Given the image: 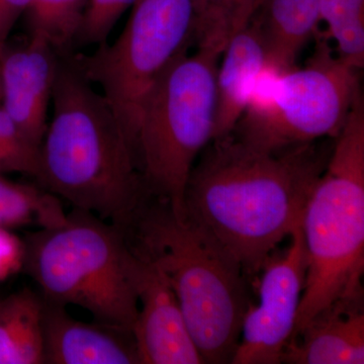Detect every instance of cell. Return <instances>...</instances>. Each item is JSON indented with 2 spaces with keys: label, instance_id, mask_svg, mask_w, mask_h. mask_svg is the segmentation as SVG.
Segmentation results:
<instances>
[{
  "label": "cell",
  "instance_id": "22",
  "mask_svg": "<svg viewBox=\"0 0 364 364\" xmlns=\"http://www.w3.org/2000/svg\"><path fill=\"white\" fill-rule=\"evenodd\" d=\"M25 243L11 230L0 228V282L23 270Z\"/></svg>",
  "mask_w": 364,
  "mask_h": 364
},
{
  "label": "cell",
  "instance_id": "19",
  "mask_svg": "<svg viewBox=\"0 0 364 364\" xmlns=\"http://www.w3.org/2000/svg\"><path fill=\"white\" fill-rule=\"evenodd\" d=\"M87 0H33L26 11L28 37L45 40L59 57L74 52Z\"/></svg>",
  "mask_w": 364,
  "mask_h": 364
},
{
  "label": "cell",
  "instance_id": "9",
  "mask_svg": "<svg viewBox=\"0 0 364 364\" xmlns=\"http://www.w3.org/2000/svg\"><path fill=\"white\" fill-rule=\"evenodd\" d=\"M289 239V246L277 248L261 268L254 284L258 303H251L244 316L231 364L282 363L296 330L308 269L301 225Z\"/></svg>",
  "mask_w": 364,
  "mask_h": 364
},
{
  "label": "cell",
  "instance_id": "12",
  "mask_svg": "<svg viewBox=\"0 0 364 364\" xmlns=\"http://www.w3.org/2000/svg\"><path fill=\"white\" fill-rule=\"evenodd\" d=\"M66 308L44 299L43 364H140L132 333L81 322Z\"/></svg>",
  "mask_w": 364,
  "mask_h": 364
},
{
  "label": "cell",
  "instance_id": "16",
  "mask_svg": "<svg viewBox=\"0 0 364 364\" xmlns=\"http://www.w3.org/2000/svg\"><path fill=\"white\" fill-rule=\"evenodd\" d=\"M44 299L21 289L0 301V364H42Z\"/></svg>",
  "mask_w": 364,
  "mask_h": 364
},
{
  "label": "cell",
  "instance_id": "7",
  "mask_svg": "<svg viewBox=\"0 0 364 364\" xmlns=\"http://www.w3.org/2000/svg\"><path fill=\"white\" fill-rule=\"evenodd\" d=\"M303 68L261 76L232 133L255 147L279 150L334 139L363 95L358 69L318 42Z\"/></svg>",
  "mask_w": 364,
  "mask_h": 364
},
{
  "label": "cell",
  "instance_id": "24",
  "mask_svg": "<svg viewBox=\"0 0 364 364\" xmlns=\"http://www.w3.org/2000/svg\"><path fill=\"white\" fill-rule=\"evenodd\" d=\"M13 172L26 174L36 179L39 172V164L16 154L0 143V174L4 176Z\"/></svg>",
  "mask_w": 364,
  "mask_h": 364
},
{
  "label": "cell",
  "instance_id": "6",
  "mask_svg": "<svg viewBox=\"0 0 364 364\" xmlns=\"http://www.w3.org/2000/svg\"><path fill=\"white\" fill-rule=\"evenodd\" d=\"M220 58L198 48L182 52L158 78L139 119L135 154L147 193L182 219L189 174L214 138Z\"/></svg>",
  "mask_w": 364,
  "mask_h": 364
},
{
  "label": "cell",
  "instance_id": "18",
  "mask_svg": "<svg viewBox=\"0 0 364 364\" xmlns=\"http://www.w3.org/2000/svg\"><path fill=\"white\" fill-rule=\"evenodd\" d=\"M262 0H193V40L198 49L222 56L225 48L252 21Z\"/></svg>",
  "mask_w": 364,
  "mask_h": 364
},
{
  "label": "cell",
  "instance_id": "3",
  "mask_svg": "<svg viewBox=\"0 0 364 364\" xmlns=\"http://www.w3.org/2000/svg\"><path fill=\"white\" fill-rule=\"evenodd\" d=\"M124 231L176 294L203 363H231L252 303L241 265L207 230L152 196Z\"/></svg>",
  "mask_w": 364,
  "mask_h": 364
},
{
  "label": "cell",
  "instance_id": "13",
  "mask_svg": "<svg viewBox=\"0 0 364 364\" xmlns=\"http://www.w3.org/2000/svg\"><path fill=\"white\" fill-rule=\"evenodd\" d=\"M282 363L363 364V294L337 299L294 335Z\"/></svg>",
  "mask_w": 364,
  "mask_h": 364
},
{
  "label": "cell",
  "instance_id": "14",
  "mask_svg": "<svg viewBox=\"0 0 364 364\" xmlns=\"http://www.w3.org/2000/svg\"><path fill=\"white\" fill-rule=\"evenodd\" d=\"M215 76L214 139L231 134L247 109L258 81L267 68V52L251 21L229 41Z\"/></svg>",
  "mask_w": 364,
  "mask_h": 364
},
{
  "label": "cell",
  "instance_id": "11",
  "mask_svg": "<svg viewBox=\"0 0 364 364\" xmlns=\"http://www.w3.org/2000/svg\"><path fill=\"white\" fill-rule=\"evenodd\" d=\"M59 56L45 40L28 37L25 45L0 51L1 105L36 147L48 128V109Z\"/></svg>",
  "mask_w": 364,
  "mask_h": 364
},
{
  "label": "cell",
  "instance_id": "1",
  "mask_svg": "<svg viewBox=\"0 0 364 364\" xmlns=\"http://www.w3.org/2000/svg\"><path fill=\"white\" fill-rule=\"evenodd\" d=\"M264 150L233 133L200 153L184 193V215L219 242L254 287L267 258L301 225L332 146Z\"/></svg>",
  "mask_w": 364,
  "mask_h": 364
},
{
  "label": "cell",
  "instance_id": "23",
  "mask_svg": "<svg viewBox=\"0 0 364 364\" xmlns=\"http://www.w3.org/2000/svg\"><path fill=\"white\" fill-rule=\"evenodd\" d=\"M33 0H0V51L7 44L6 41L14 23L21 14L30 9Z\"/></svg>",
  "mask_w": 364,
  "mask_h": 364
},
{
  "label": "cell",
  "instance_id": "5",
  "mask_svg": "<svg viewBox=\"0 0 364 364\" xmlns=\"http://www.w3.org/2000/svg\"><path fill=\"white\" fill-rule=\"evenodd\" d=\"M334 139L301 218L308 269L294 335L337 299L363 294V95Z\"/></svg>",
  "mask_w": 364,
  "mask_h": 364
},
{
  "label": "cell",
  "instance_id": "17",
  "mask_svg": "<svg viewBox=\"0 0 364 364\" xmlns=\"http://www.w3.org/2000/svg\"><path fill=\"white\" fill-rule=\"evenodd\" d=\"M62 200L36 184L9 181L0 174V228L58 226L66 219Z\"/></svg>",
  "mask_w": 364,
  "mask_h": 364
},
{
  "label": "cell",
  "instance_id": "25",
  "mask_svg": "<svg viewBox=\"0 0 364 364\" xmlns=\"http://www.w3.org/2000/svg\"><path fill=\"white\" fill-rule=\"evenodd\" d=\"M2 100V86H1V78H0V105H1Z\"/></svg>",
  "mask_w": 364,
  "mask_h": 364
},
{
  "label": "cell",
  "instance_id": "21",
  "mask_svg": "<svg viewBox=\"0 0 364 364\" xmlns=\"http://www.w3.org/2000/svg\"><path fill=\"white\" fill-rule=\"evenodd\" d=\"M136 0H87L85 14L75 40L74 52L79 48L98 46L107 42L109 33L124 11Z\"/></svg>",
  "mask_w": 364,
  "mask_h": 364
},
{
  "label": "cell",
  "instance_id": "4",
  "mask_svg": "<svg viewBox=\"0 0 364 364\" xmlns=\"http://www.w3.org/2000/svg\"><path fill=\"white\" fill-rule=\"evenodd\" d=\"M23 270L43 299L77 306L93 321L132 333L138 314L139 257L122 228L85 210L28 235Z\"/></svg>",
  "mask_w": 364,
  "mask_h": 364
},
{
  "label": "cell",
  "instance_id": "15",
  "mask_svg": "<svg viewBox=\"0 0 364 364\" xmlns=\"http://www.w3.org/2000/svg\"><path fill=\"white\" fill-rule=\"evenodd\" d=\"M252 21L259 30L267 69L282 73L296 58L320 23V0H262Z\"/></svg>",
  "mask_w": 364,
  "mask_h": 364
},
{
  "label": "cell",
  "instance_id": "10",
  "mask_svg": "<svg viewBox=\"0 0 364 364\" xmlns=\"http://www.w3.org/2000/svg\"><path fill=\"white\" fill-rule=\"evenodd\" d=\"M136 294L133 336L140 364L205 363L176 294L161 273L140 257Z\"/></svg>",
  "mask_w": 364,
  "mask_h": 364
},
{
  "label": "cell",
  "instance_id": "2",
  "mask_svg": "<svg viewBox=\"0 0 364 364\" xmlns=\"http://www.w3.org/2000/svg\"><path fill=\"white\" fill-rule=\"evenodd\" d=\"M52 105L36 182L72 208L127 229L150 196L109 102L59 57Z\"/></svg>",
  "mask_w": 364,
  "mask_h": 364
},
{
  "label": "cell",
  "instance_id": "8",
  "mask_svg": "<svg viewBox=\"0 0 364 364\" xmlns=\"http://www.w3.org/2000/svg\"><path fill=\"white\" fill-rule=\"evenodd\" d=\"M193 25V0H136L112 44L64 57L88 82L100 86L134 154L146 97L169 64L188 50Z\"/></svg>",
  "mask_w": 364,
  "mask_h": 364
},
{
  "label": "cell",
  "instance_id": "20",
  "mask_svg": "<svg viewBox=\"0 0 364 364\" xmlns=\"http://www.w3.org/2000/svg\"><path fill=\"white\" fill-rule=\"evenodd\" d=\"M320 21L336 43L338 57L361 70L364 67V0H320Z\"/></svg>",
  "mask_w": 364,
  "mask_h": 364
}]
</instances>
